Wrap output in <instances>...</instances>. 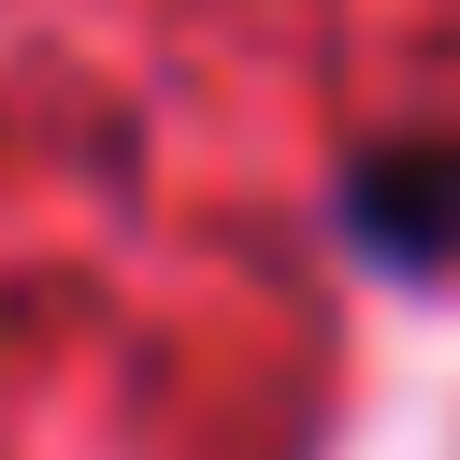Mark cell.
I'll return each mask as SVG.
<instances>
[{
  "instance_id": "obj_1",
  "label": "cell",
  "mask_w": 460,
  "mask_h": 460,
  "mask_svg": "<svg viewBox=\"0 0 460 460\" xmlns=\"http://www.w3.org/2000/svg\"><path fill=\"white\" fill-rule=\"evenodd\" d=\"M331 230L374 273H460V129H374L331 172Z\"/></svg>"
}]
</instances>
